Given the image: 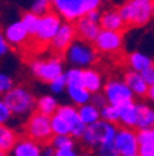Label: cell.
<instances>
[{
  "instance_id": "cell-11",
  "label": "cell",
  "mask_w": 154,
  "mask_h": 156,
  "mask_svg": "<svg viewBox=\"0 0 154 156\" xmlns=\"http://www.w3.org/2000/svg\"><path fill=\"white\" fill-rule=\"evenodd\" d=\"M78 38L77 35V29H75V24L72 21H67L64 20V23L61 25V28L58 29L57 35L53 38L50 46V49L56 55L58 56H64V53L67 52V49L71 46V43L74 42Z\"/></svg>"
},
{
  "instance_id": "cell-38",
  "label": "cell",
  "mask_w": 154,
  "mask_h": 156,
  "mask_svg": "<svg viewBox=\"0 0 154 156\" xmlns=\"http://www.w3.org/2000/svg\"><path fill=\"white\" fill-rule=\"evenodd\" d=\"M90 102H92L94 106L99 107V109H103V107L108 103V101H107V98H106V95H104L103 91L96 92V94H92V99H90Z\"/></svg>"
},
{
  "instance_id": "cell-32",
  "label": "cell",
  "mask_w": 154,
  "mask_h": 156,
  "mask_svg": "<svg viewBox=\"0 0 154 156\" xmlns=\"http://www.w3.org/2000/svg\"><path fill=\"white\" fill-rule=\"evenodd\" d=\"M94 155L96 156H122L121 152L118 151V148L115 146V144H114V141L97 146L94 149Z\"/></svg>"
},
{
  "instance_id": "cell-4",
  "label": "cell",
  "mask_w": 154,
  "mask_h": 156,
  "mask_svg": "<svg viewBox=\"0 0 154 156\" xmlns=\"http://www.w3.org/2000/svg\"><path fill=\"white\" fill-rule=\"evenodd\" d=\"M103 0H51L53 10L67 21H77L92 10L100 9Z\"/></svg>"
},
{
  "instance_id": "cell-17",
  "label": "cell",
  "mask_w": 154,
  "mask_h": 156,
  "mask_svg": "<svg viewBox=\"0 0 154 156\" xmlns=\"http://www.w3.org/2000/svg\"><path fill=\"white\" fill-rule=\"evenodd\" d=\"M100 25L103 29L118 31V32H124V29L128 27L119 13V9H106L104 11H101Z\"/></svg>"
},
{
  "instance_id": "cell-3",
  "label": "cell",
  "mask_w": 154,
  "mask_h": 156,
  "mask_svg": "<svg viewBox=\"0 0 154 156\" xmlns=\"http://www.w3.org/2000/svg\"><path fill=\"white\" fill-rule=\"evenodd\" d=\"M119 13L128 27H143L153 18V0H126Z\"/></svg>"
},
{
  "instance_id": "cell-33",
  "label": "cell",
  "mask_w": 154,
  "mask_h": 156,
  "mask_svg": "<svg viewBox=\"0 0 154 156\" xmlns=\"http://www.w3.org/2000/svg\"><path fill=\"white\" fill-rule=\"evenodd\" d=\"M51 10H53L51 0H33L32 4H31V11L39 14V16H43Z\"/></svg>"
},
{
  "instance_id": "cell-43",
  "label": "cell",
  "mask_w": 154,
  "mask_h": 156,
  "mask_svg": "<svg viewBox=\"0 0 154 156\" xmlns=\"http://www.w3.org/2000/svg\"><path fill=\"white\" fill-rule=\"evenodd\" d=\"M142 74H143V77H145L146 82H147L149 85H153L154 84V63L150 67L146 68L145 71H142Z\"/></svg>"
},
{
  "instance_id": "cell-14",
  "label": "cell",
  "mask_w": 154,
  "mask_h": 156,
  "mask_svg": "<svg viewBox=\"0 0 154 156\" xmlns=\"http://www.w3.org/2000/svg\"><path fill=\"white\" fill-rule=\"evenodd\" d=\"M74 24L78 38L89 41V42H94V39L97 38V35L101 31V25H100L99 21L90 18L87 14L78 18L77 21H74Z\"/></svg>"
},
{
  "instance_id": "cell-23",
  "label": "cell",
  "mask_w": 154,
  "mask_h": 156,
  "mask_svg": "<svg viewBox=\"0 0 154 156\" xmlns=\"http://www.w3.org/2000/svg\"><path fill=\"white\" fill-rule=\"evenodd\" d=\"M17 141H18V135L15 131L7 124H2L0 126V152L9 155Z\"/></svg>"
},
{
  "instance_id": "cell-30",
  "label": "cell",
  "mask_w": 154,
  "mask_h": 156,
  "mask_svg": "<svg viewBox=\"0 0 154 156\" xmlns=\"http://www.w3.org/2000/svg\"><path fill=\"white\" fill-rule=\"evenodd\" d=\"M50 144L56 149H65V148H74L75 138L72 135H53Z\"/></svg>"
},
{
  "instance_id": "cell-21",
  "label": "cell",
  "mask_w": 154,
  "mask_h": 156,
  "mask_svg": "<svg viewBox=\"0 0 154 156\" xmlns=\"http://www.w3.org/2000/svg\"><path fill=\"white\" fill-rule=\"evenodd\" d=\"M104 84L106 82L103 80V75L100 71H97V70H94L92 67L84 70V85L92 94L101 92L103 88H104Z\"/></svg>"
},
{
  "instance_id": "cell-37",
  "label": "cell",
  "mask_w": 154,
  "mask_h": 156,
  "mask_svg": "<svg viewBox=\"0 0 154 156\" xmlns=\"http://www.w3.org/2000/svg\"><path fill=\"white\" fill-rule=\"evenodd\" d=\"M138 138L139 144H154V127L151 128H145V130H138Z\"/></svg>"
},
{
  "instance_id": "cell-1",
  "label": "cell",
  "mask_w": 154,
  "mask_h": 156,
  "mask_svg": "<svg viewBox=\"0 0 154 156\" xmlns=\"http://www.w3.org/2000/svg\"><path fill=\"white\" fill-rule=\"evenodd\" d=\"M2 99L10 106L14 117L28 119L36 110V99L26 87L17 85L11 91L2 95Z\"/></svg>"
},
{
  "instance_id": "cell-2",
  "label": "cell",
  "mask_w": 154,
  "mask_h": 156,
  "mask_svg": "<svg viewBox=\"0 0 154 156\" xmlns=\"http://www.w3.org/2000/svg\"><path fill=\"white\" fill-rule=\"evenodd\" d=\"M97 52L96 46L93 42L85 41V39L77 38L74 42L71 43V46L67 49V52L64 53L65 62L71 66V67H78V68H89L93 67L97 62Z\"/></svg>"
},
{
  "instance_id": "cell-44",
  "label": "cell",
  "mask_w": 154,
  "mask_h": 156,
  "mask_svg": "<svg viewBox=\"0 0 154 156\" xmlns=\"http://www.w3.org/2000/svg\"><path fill=\"white\" fill-rule=\"evenodd\" d=\"M56 148L51 145L50 142L49 144H45L42 148V156H56Z\"/></svg>"
},
{
  "instance_id": "cell-13",
  "label": "cell",
  "mask_w": 154,
  "mask_h": 156,
  "mask_svg": "<svg viewBox=\"0 0 154 156\" xmlns=\"http://www.w3.org/2000/svg\"><path fill=\"white\" fill-rule=\"evenodd\" d=\"M3 35L6 36V39L13 48H21V46H24L28 42L29 39H32V36L29 35L25 25L21 21V18L4 27Z\"/></svg>"
},
{
  "instance_id": "cell-35",
  "label": "cell",
  "mask_w": 154,
  "mask_h": 156,
  "mask_svg": "<svg viewBox=\"0 0 154 156\" xmlns=\"http://www.w3.org/2000/svg\"><path fill=\"white\" fill-rule=\"evenodd\" d=\"M14 87H15V85H14L13 77L10 74H6V73H2V74H0V94L4 95L6 92L11 91Z\"/></svg>"
},
{
  "instance_id": "cell-36",
  "label": "cell",
  "mask_w": 154,
  "mask_h": 156,
  "mask_svg": "<svg viewBox=\"0 0 154 156\" xmlns=\"http://www.w3.org/2000/svg\"><path fill=\"white\" fill-rule=\"evenodd\" d=\"M13 117H14V114L11 112V109H10V106L2 99L0 101V123L9 124L10 121L13 120Z\"/></svg>"
},
{
  "instance_id": "cell-5",
  "label": "cell",
  "mask_w": 154,
  "mask_h": 156,
  "mask_svg": "<svg viewBox=\"0 0 154 156\" xmlns=\"http://www.w3.org/2000/svg\"><path fill=\"white\" fill-rule=\"evenodd\" d=\"M118 126L100 119L99 121L86 127L84 136L80 138L82 144L89 149H96L97 146L107 142H112L115 138Z\"/></svg>"
},
{
  "instance_id": "cell-22",
  "label": "cell",
  "mask_w": 154,
  "mask_h": 156,
  "mask_svg": "<svg viewBox=\"0 0 154 156\" xmlns=\"http://www.w3.org/2000/svg\"><path fill=\"white\" fill-rule=\"evenodd\" d=\"M139 106V116L136 130H145L154 127V107L146 102H138Z\"/></svg>"
},
{
  "instance_id": "cell-9",
  "label": "cell",
  "mask_w": 154,
  "mask_h": 156,
  "mask_svg": "<svg viewBox=\"0 0 154 156\" xmlns=\"http://www.w3.org/2000/svg\"><path fill=\"white\" fill-rule=\"evenodd\" d=\"M103 92H104L110 105H114L118 107L126 102L135 99V94L132 92V89L128 87L124 78H110L104 84Z\"/></svg>"
},
{
  "instance_id": "cell-31",
  "label": "cell",
  "mask_w": 154,
  "mask_h": 156,
  "mask_svg": "<svg viewBox=\"0 0 154 156\" xmlns=\"http://www.w3.org/2000/svg\"><path fill=\"white\" fill-rule=\"evenodd\" d=\"M64 74H65V78H67L68 85L84 84V68L71 67L68 70H65Z\"/></svg>"
},
{
  "instance_id": "cell-29",
  "label": "cell",
  "mask_w": 154,
  "mask_h": 156,
  "mask_svg": "<svg viewBox=\"0 0 154 156\" xmlns=\"http://www.w3.org/2000/svg\"><path fill=\"white\" fill-rule=\"evenodd\" d=\"M101 112V119L106 121H110L112 124H119V107L118 106H114V105H110L107 103L106 106L100 109Z\"/></svg>"
},
{
  "instance_id": "cell-16",
  "label": "cell",
  "mask_w": 154,
  "mask_h": 156,
  "mask_svg": "<svg viewBox=\"0 0 154 156\" xmlns=\"http://www.w3.org/2000/svg\"><path fill=\"white\" fill-rule=\"evenodd\" d=\"M124 80L128 84V87L132 89V92L135 94V98H140V99L147 98L150 85L146 82L145 77L140 71H135V70L128 68L124 74Z\"/></svg>"
},
{
  "instance_id": "cell-48",
  "label": "cell",
  "mask_w": 154,
  "mask_h": 156,
  "mask_svg": "<svg viewBox=\"0 0 154 156\" xmlns=\"http://www.w3.org/2000/svg\"><path fill=\"white\" fill-rule=\"evenodd\" d=\"M153 18H154V0H153Z\"/></svg>"
},
{
  "instance_id": "cell-47",
  "label": "cell",
  "mask_w": 154,
  "mask_h": 156,
  "mask_svg": "<svg viewBox=\"0 0 154 156\" xmlns=\"http://www.w3.org/2000/svg\"><path fill=\"white\" fill-rule=\"evenodd\" d=\"M122 156H140L138 152H135V153H128V155H122Z\"/></svg>"
},
{
  "instance_id": "cell-41",
  "label": "cell",
  "mask_w": 154,
  "mask_h": 156,
  "mask_svg": "<svg viewBox=\"0 0 154 156\" xmlns=\"http://www.w3.org/2000/svg\"><path fill=\"white\" fill-rule=\"evenodd\" d=\"M11 48H13V46L10 45L9 41L6 39V36L2 34V35H0V55L2 56L9 55L10 50H11Z\"/></svg>"
},
{
  "instance_id": "cell-34",
  "label": "cell",
  "mask_w": 154,
  "mask_h": 156,
  "mask_svg": "<svg viewBox=\"0 0 154 156\" xmlns=\"http://www.w3.org/2000/svg\"><path fill=\"white\" fill-rule=\"evenodd\" d=\"M67 78H65V74L60 75V77H57L56 80H53V81L49 84V88H50V91L53 92V95H60L63 94V92L67 91Z\"/></svg>"
},
{
  "instance_id": "cell-8",
  "label": "cell",
  "mask_w": 154,
  "mask_h": 156,
  "mask_svg": "<svg viewBox=\"0 0 154 156\" xmlns=\"http://www.w3.org/2000/svg\"><path fill=\"white\" fill-rule=\"evenodd\" d=\"M63 23H64V18L54 10L40 16V24H39L36 35L33 36V41L40 46L50 45L53 38L57 35L58 29L61 28Z\"/></svg>"
},
{
  "instance_id": "cell-7",
  "label": "cell",
  "mask_w": 154,
  "mask_h": 156,
  "mask_svg": "<svg viewBox=\"0 0 154 156\" xmlns=\"http://www.w3.org/2000/svg\"><path fill=\"white\" fill-rule=\"evenodd\" d=\"M29 68L38 80L47 82V84H50L53 80L65 73L64 63L58 55L51 56L49 58H33L29 63Z\"/></svg>"
},
{
  "instance_id": "cell-40",
  "label": "cell",
  "mask_w": 154,
  "mask_h": 156,
  "mask_svg": "<svg viewBox=\"0 0 154 156\" xmlns=\"http://www.w3.org/2000/svg\"><path fill=\"white\" fill-rule=\"evenodd\" d=\"M138 153L140 156H154V144H143V145H139Z\"/></svg>"
},
{
  "instance_id": "cell-10",
  "label": "cell",
  "mask_w": 154,
  "mask_h": 156,
  "mask_svg": "<svg viewBox=\"0 0 154 156\" xmlns=\"http://www.w3.org/2000/svg\"><path fill=\"white\" fill-rule=\"evenodd\" d=\"M93 45L96 46L97 52L101 55H117L122 50L124 46V35L118 31L103 29L94 39Z\"/></svg>"
},
{
  "instance_id": "cell-19",
  "label": "cell",
  "mask_w": 154,
  "mask_h": 156,
  "mask_svg": "<svg viewBox=\"0 0 154 156\" xmlns=\"http://www.w3.org/2000/svg\"><path fill=\"white\" fill-rule=\"evenodd\" d=\"M125 63H126V67L128 68L142 73L153 64L154 58L151 57V56L146 55V53L140 52V50H135V52H131L128 56H126Z\"/></svg>"
},
{
  "instance_id": "cell-45",
  "label": "cell",
  "mask_w": 154,
  "mask_h": 156,
  "mask_svg": "<svg viewBox=\"0 0 154 156\" xmlns=\"http://www.w3.org/2000/svg\"><path fill=\"white\" fill-rule=\"evenodd\" d=\"M147 98H149V101L153 102V103H154V84H153V85H150V88H149Z\"/></svg>"
},
{
  "instance_id": "cell-28",
  "label": "cell",
  "mask_w": 154,
  "mask_h": 156,
  "mask_svg": "<svg viewBox=\"0 0 154 156\" xmlns=\"http://www.w3.org/2000/svg\"><path fill=\"white\" fill-rule=\"evenodd\" d=\"M57 113L64 117L65 120L71 124V127H74L75 124H78L80 121L79 110H78V106H75V105H60Z\"/></svg>"
},
{
  "instance_id": "cell-27",
  "label": "cell",
  "mask_w": 154,
  "mask_h": 156,
  "mask_svg": "<svg viewBox=\"0 0 154 156\" xmlns=\"http://www.w3.org/2000/svg\"><path fill=\"white\" fill-rule=\"evenodd\" d=\"M21 21H22V24L25 25L26 31L29 32V35L33 36L36 35V32H38V28H39V24H40V16L36 13H33V11H25V13L21 16Z\"/></svg>"
},
{
  "instance_id": "cell-46",
  "label": "cell",
  "mask_w": 154,
  "mask_h": 156,
  "mask_svg": "<svg viewBox=\"0 0 154 156\" xmlns=\"http://www.w3.org/2000/svg\"><path fill=\"white\" fill-rule=\"evenodd\" d=\"M80 156H96V155H93L92 152H84V153H80Z\"/></svg>"
},
{
  "instance_id": "cell-26",
  "label": "cell",
  "mask_w": 154,
  "mask_h": 156,
  "mask_svg": "<svg viewBox=\"0 0 154 156\" xmlns=\"http://www.w3.org/2000/svg\"><path fill=\"white\" fill-rule=\"evenodd\" d=\"M51 130L54 135H71L72 127L61 114L54 113L51 116Z\"/></svg>"
},
{
  "instance_id": "cell-6",
  "label": "cell",
  "mask_w": 154,
  "mask_h": 156,
  "mask_svg": "<svg viewBox=\"0 0 154 156\" xmlns=\"http://www.w3.org/2000/svg\"><path fill=\"white\" fill-rule=\"evenodd\" d=\"M24 131H25V135L40 142L42 145L49 144L54 135L51 130V117L38 110H35L26 119Z\"/></svg>"
},
{
  "instance_id": "cell-42",
  "label": "cell",
  "mask_w": 154,
  "mask_h": 156,
  "mask_svg": "<svg viewBox=\"0 0 154 156\" xmlns=\"http://www.w3.org/2000/svg\"><path fill=\"white\" fill-rule=\"evenodd\" d=\"M56 156H80L79 151L77 148H65V149H57Z\"/></svg>"
},
{
  "instance_id": "cell-24",
  "label": "cell",
  "mask_w": 154,
  "mask_h": 156,
  "mask_svg": "<svg viewBox=\"0 0 154 156\" xmlns=\"http://www.w3.org/2000/svg\"><path fill=\"white\" fill-rule=\"evenodd\" d=\"M58 107H60V103L54 95H43L36 99V110L50 117L57 113Z\"/></svg>"
},
{
  "instance_id": "cell-18",
  "label": "cell",
  "mask_w": 154,
  "mask_h": 156,
  "mask_svg": "<svg viewBox=\"0 0 154 156\" xmlns=\"http://www.w3.org/2000/svg\"><path fill=\"white\" fill-rule=\"evenodd\" d=\"M138 116H139V106L138 102H135V99L119 106V126L136 128Z\"/></svg>"
},
{
  "instance_id": "cell-15",
  "label": "cell",
  "mask_w": 154,
  "mask_h": 156,
  "mask_svg": "<svg viewBox=\"0 0 154 156\" xmlns=\"http://www.w3.org/2000/svg\"><path fill=\"white\" fill-rule=\"evenodd\" d=\"M42 148L43 145L40 142L24 135L18 138L9 156H42Z\"/></svg>"
},
{
  "instance_id": "cell-12",
  "label": "cell",
  "mask_w": 154,
  "mask_h": 156,
  "mask_svg": "<svg viewBox=\"0 0 154 156\" xmlns=\"http://www.w3.org/2000/svg\"><path fill=\"white\" fill-rule=\"evenodd\" d=\"M114 144L121 152V155H128V153H135L139 151V138L138 130L136 128H129V127L119 126L117 130Z\"/></svg>"
},
{
  "instance_id": "cell-20",
  "label": "cell",
  "mask_w": 154,
  "mask_h": 156,
  "mask_svg": "<svg viewBox=\"0 0 154 156\" xmlns=\"http://www.w3.org/2000/svg\"><path fill=\"white\" fill-rule=\"evenodd\" d=\"M67 95L70 98V101L72 102V105L75 106H82L90 102L92 99V92L85 87L84 84H78V85H68L67 87Z\"/></svg>"
},
{
  "instance_id": "cell-25",
  "label": "cell",
  "mask_w": 154,
  "mask_h": 156,
  "mask_svg": "<svg viewBox=\"0 0 154 156\" xmlns=\"http://www.w3.org/2000/svg\"><path fill=\"white\" fill-rule=\"evenodd\" d=\"M78 110H79V119L80 121L86 126H90V124L96 123L101 119V112L97 106H94L92 102L86 105H82V106L78 107Z\"/></svg>"
},
{
  "instance_id": "cell-39",
  "label": "cell",
  "mask_w": 154,
  "mask_h": 156,
  "mask_svg": "<svg viewBox=\"0 0 154 156\" xmlns=\"http://www.w3.org/2000/svg\"><path fill=\"white\" fill-rule=\"evenodd\" d=\"M86 127H87L86 124H84L82 121H79L78 124H75V126L72 127V130H71V135L74 136L75 140H80V138L84 136Z\"/></svg>"
}]
</instances>
